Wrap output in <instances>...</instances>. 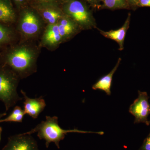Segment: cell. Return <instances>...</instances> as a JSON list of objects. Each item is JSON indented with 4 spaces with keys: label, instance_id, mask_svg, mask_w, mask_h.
Here are the masks:
<instances>
[{
    "label": "cell",
    "instance_id": "1",
    "mask_svg": "<svg viewBox=\"0 0 150 150\" xmlns=\"http://www.w3.org/2000/svg\"><path fill=\"white\" fill-rule=\"evenodd\" d=\"M40 47L33 41H22L7 52L4 63L8 66L21 79L37 71V62Z\"/></svg>",
    "mask_w": 150,
    "mask_h": 150
},
{
    "label": "cell",
    "instance_id": "2",
    "mask_svg": "<svg viewBox=\"0 0 150 150\" xmlns=\"http://www.w3.org/2000/svg\"><path fill=\"white\" fill-rule=\"evenodd\" d=\"M16 21L22 41H34L42 35L46 26L37 11L28 5L17 12Z\"/></svg>",
    "mask_w": 150,
    "mask_h": 150
},
{
    "label": "cell",
    "instance_id": "3",
    "mask_svg": "<svg viewBox=\"0 0 150 150\" xmlns=\"http://www.w3.org/2000/svg\"><path fill=\"white\" fill-rule=\"evenodd\" d=\"M37 132V136L40 140H45L46 148H48L51 143H54L56 147L59 149V143L64 139L65 136L69 133H78L81 134L92 133L99 135H103L104 132H93V131H84L77 129L71 130H65L62 129L59 126L57 116H46V120L41 121L34 129L25 133L30 134Z\"/></svg>",
    "mask_w": 150,
    "mask_h": 150
},
{
    "label": "cell",
    "instance_id": "4",
    "mask_svg": "<svg viewBox=\"0 0 150 150\" xmlns=\"http://www.w3.org/2000/svg\"><path fill=\"white\" fill-rule=\"evenodd\" d=\"M20 78L5 64H0V100L7 111L23 98L19 96L17 88Z\"/></svg>",
    "mask_w": 150,
    "mask_h": 150
},
{
    "label": "cell",
    "instance_id": "5",
    "mask_svg": "<svg viewBox=\"0 0 150 150\" xmlns=\"http://www.w3.org/2000/svg\"><path fill=\"white\" fill-rule=\"evenodd\" d=\"M61 7L65 15L73 20L82 30L97 28L89 6L83 1L64 0Z\"/></svg>",
    "mask_w": 150,
    "mask_h": 150
},
{
    "label": "cell",
    "instance_id": "6",
    "mask_svg": "<svg viewBox=\"0 0 150 150\" xmlns=\"http://www.w3.org/2000/svg\"><path fill=\"white\" fill-rule=\"evenodd\" d=\"M138 98L130 105L129 111L135 117L134 123H142L149 125L148 117L150 114L149 96L146 92L139 91Z\"/></svg>",
    "mask_w": 150,
    "mask_h": 150
},
{
    "label": "cell",
    "instance_id": "7",
    "mask_svg": "<svg viewBox=\"0 0 150 150\" xmlns=\"http://www.w3.org/2000/svg\"><path fill=\"white\" fill-rule=\"evenodd\" d=\"M2 150H38L37 142L30 134H19L8 138Z\"/></svg>",
    "mask_w": 150,
    "mask_h": 150
},
{
    "label": "cell",
    "instance_id": "8",
    "mask_svg": "<svg viewBox=\"0 0 150 150\" xmlns=\"http://www.w3.org/2000/svg\"><path fill=\"white\" fill-rule=\"evenodd\" d=\"M62 43L58 23L46 25L41 35L39 44L40 48L43 47L53 51L59 48Z\"/></svg>",
    "mask_w": 150,
    "mask_h": 150
},
{
    "label": "cell",
    "instance_id": "9",
    "mask_svg": "<svg viewBox=\"0 0 150 150\" xmlns=\"http://www.w3.org/2000/svg\"><path fill=\"white\" fill-rule=\"evenodd\" d=\"M57 23L62 43L71 40L82 30L73 20L65 15Z\"/></svg>",
    "mask_w": 150,
    "mask_h": 150
},
{
    "label": "cell",
    "instance_id": "10",
    "mask_svg": "<svg viewBox=\"0 0 150 150\" xmlns=\"http://www.w3.org/2000/svg\"><path fill=\"white\" fill-rule=\"evenodd\" d=\"M21 93L24 98V110L25 114L36 119L46 107L45 100L42 96L38 98H30L22 90H21Z\"/></svg>",
    "mask_w": 150,
    "mask_h": 150
},
{
    "label": "cell",
    "instance_id": "11",
    "mask_svg": "<svg viewBox=\"0 0 150 150\" xmlns=\"http://www.w3.org/2000/svg\"><path fill=\"white\" fill-rule=\"evenodd\" d=\"M33 8L37 11L46 25L57 24L65 15L60 6H47Z\"/></svg>",
    "mask_w": 150,
    "mask_h": 150
},
{
    "label": "cell",
    "instance_id": "12",
    "mask_svg": "<svg viewBox=\"0 0 150 150\" xmlns=\"http://www.w3.org/2000/svg\"><path fill=\"white\" fill-rule=\"evenodd\" d=\"M131 16V13H129L124 24L119 29L105 31L99 28H97L99 30L100 33L105 37L114 40L117 42L119 45V50L122 51L124 49V40L126 33L128 31L130 25Z\"/></svg>",
    "mask_w": 150,
    "mask_h": 150
},
{
    "label": "cell",
    "instance_id": "13",
    "mask_svg": "<svg viewBox=\"0 0 150 150\" xmlns=\"http://www.w3.org/2000/svg\"><path fill=\"white\" fill-rule=\"evenodd\" d=\"M17 12L11 0H0V23L11 24L16 21Z\"/></svg>",
    "mask_w": 150,
    "mask_h": 150
},
{
    "label": "cell",
    "instance_id": "14",
    "mask_svg": "<svg viewBox=\"0 0 150 150\" xmlns=\"http://www.w3.org/2000/svg\"><path fill=\"white\" fill-rule=\"evenodd\" d=\"M121 58H119L115 67L111 70V71L107 75H105L101 79H100L96 83H95L93 86V89L94 90H100L103 91L106 93L108 95L110 96L111 94L110 88H111L112 77L114 73L118 69L119 65L121 64Z\"/></svg>",
    "mask_w": 150,
    "mask_h": 150
},
{
    "label": "cell",
    "instance_id": "15",
    "mask_svg": "<svg viewBox=\"0 0 150 150\" xmlns=\"http://www.w3.org/2000/svg\"><path fill=\"white\" fill-rule=\"evenodd\" d=\"M14 32L11 28L0 23V46L10 43L13 40Z\"/></svg>",
    "mask_w": 150,
    "mask_h": 150
},
{
    "label": "cell",
    "instance_id": "16",
    "mask_svg": "<svg viewBox=\"0 0 150 150\" xmlns=\"http://www.w3.org/2000/svg\"><path fill=\"white\" fill-rule=\"evenodd\" d=\"M103 6L110 10L131 8L127 0H101Z\"/></svg>",
    "mask_w": 150,
    "mask_h": 150
},
{
    "label": "cell",
    "instance_id": "17",
    "mask_svg": "<svg viewBox=\"0 0 150 150\" xmlns=\"http://www.w3.org/2000/svg\"><path fill=\"white\" fill-rule=\"evenodd\" d=\"M25 114L24 110H23L21 107L16 106L10 115L6 118L0 120V123L8 122L21 123Z\"/></svg>",
    "mask_w": 150,
    "mask_h": 150
},
{
    "label": "cell",
    "instance_id": "18",
    "mask_svg": "<svg viewBox=\"0 0 150 150\" xmlns=\"http://www.w3.org/2000/svg\"><path fill=\"white\" fill-rule=\"evenodd\" d=\"M64 1V0H29L28 5L33 8L47 6L61 7Z\"/></svg>",
    "mask_w": 150,
    "mask_h": 150
},
{
    "label": "cell",
    "instance_id": "19",
    "mask_svg": "<svg viewBox=\"0 0 150 150\" xmlns=\"http://www.w3.org/2000/svg\"><path fill=\"white\" fill-rule=\"evenodd\" d=\"M29 0H11L17 12L28 5Z\"/></svg>",
    "mask_w": 150,
    "mask_h": 150
},
{
    "label": "cell",
    "instance_id": "20",
    "mask_svg": "<svg viewBox=\"0 0 150 150\" xmlns=\"http://www.w3.org/2000/svg\"><path fill=\"white\" fill-rule=\"evenodd\" d=\"M86 3L89 6L97 7L100 6L101 0H81Z\"/></svg>",
    "mask_w": 150,
    "mask_h": 150
},
{
    "label": "cell",
    "instance_id": "21",
    "mask_svg": "<svg viewBox=\"0 0 150 150\" xmlns=\"http://www.w3.org/2000/svg\"><path fill=\"white\" fill-rule=\"evenodd\" d=\"M137 6L140 7H150V0H139Z\"/></svg>",
    "mask_w": 150,
    "mask_h": 150
},
{
    "label": "cell",
    "instance_id": "22",
    "mask_svg": "<svg viewBox=\"0 0 150 150\" xmlns=\"http://www.w3.org/2000/svg\"><path fill=\"white\" fill-rule=\"evenodd\" d=\"M144 149V150H150V133L145 141Z\"/></svg>",
    "mask_w": 150,
    "mask_h": 150
},
{
    "label": "cell",
    "instance_id": "23",
    "mask_svg": "<svg viewBox=\"0 0 150 150\" xmlns=\"http://www.w3.org/2000/svg\"><path fill=\"white\" fill-rule=\"evenodd\" d=\"M139 1V0H127L130 8H136L138 7L137 5H138Z\"/></svg>",
    "mask_w": 150,
    "mask_h": 150
},
{
    "label": "cell",
    "instance_id": "24",
    "mask_svg": "<svg viewBox=\"0 0 150 150\" xmlns=\"http://www.w3.org/2000/svg\"><path fill=\"white\" fill-rule=\"evenodd\" d=\"M6 115V112H4V113H0V120L3 117L5 116Z\"/></svg>",
    "mask_w": 150,
    "mask_h": 150
},
{
    "label": "cell",
    "instance_id": "25",
    "mask_svg": "<svg viewBox=\"0 0 150 150\" xmlns=\"http://www.w3.org/2000/svg\"><path fill=\"white\" fill-rule=\"evenodd\" d=\"M2 132V129L0 127V140H1V135Z\"/></svg>",
    "mask_w": 150,
    "mask_h": 150
},
{
    "label": "cell",
    "instance_id": "26",
    "mask_svg": "<svg viewBox=\"0 0 150 150\" xmlns=\"http://www.w3.org/2000/svg\"><path fill=\"white\" fill-rule=\"evenodd\" d=\"M149 123L150 124V121H149Z\"/></svg>",
    "mask_w": 150,
    "mask_h": 150
}]
</instances>
